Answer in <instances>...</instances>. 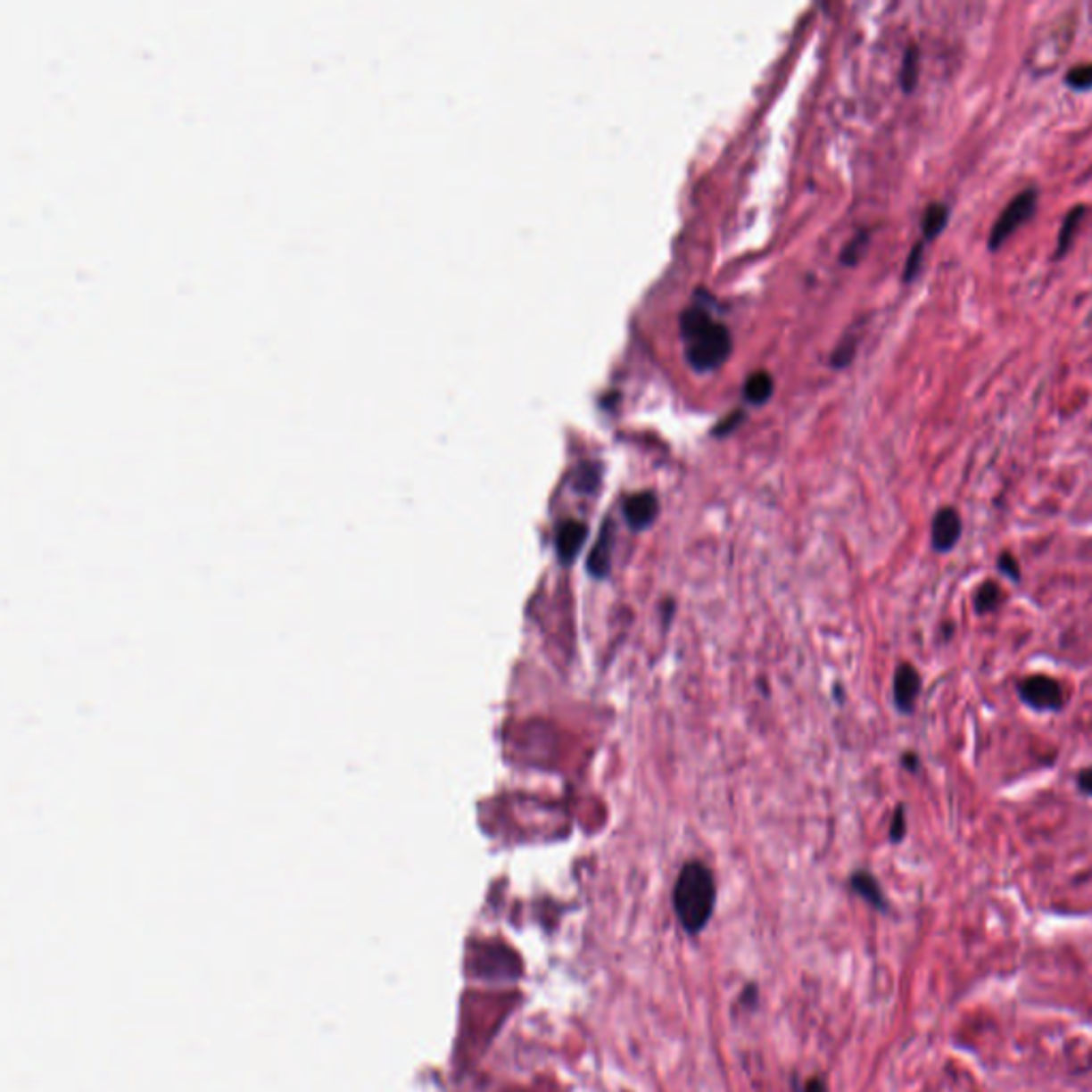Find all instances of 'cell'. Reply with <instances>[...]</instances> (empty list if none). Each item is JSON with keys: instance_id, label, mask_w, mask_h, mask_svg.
Here are the masks:
<instances>
[{"instance_id": "cell-9", "label": "cell", "mask_w": 1092, "mask_h": 1092, "mask_svg": "<svg viewBox=\"0 0 1092 1092\" xmlns=\"http://www.w3.org/2000/svg\"><path fill=\"white\" fill-rule=\"evenodd\" d=\"M613 542H615V527H613V523L606 521L602 525V532H600V536H598V542L593 544L592 555H589V561H587L589 572H592L593 576L604 578L610 572Z\"/></svg>"}, {"instance_id": "cell-2", "label": "cell", "mask_w": 1092, "mask_h": 1092, "mask_svg": "<svg viewBox=\"0 0 1092 1092\" xmlns=\"http://www.w3.org/2000/svg\"><path fill=\"white\" fill-rule=\"evenodd\" d=\"M685 348L687 361L691 363L693 369L698 371H711L719 368L732 351V335L728 327L722 322H713L707 329L690 337Z\"/></svg>"}, {"instance_id": "cell-10", "label": "cell", "mask_w": 1092, "mask_h": 1092, "mask_svg": "<svg viewBox=\"0 0 1092 1092\" xmlns=\"http://www.w3.org/2000/svg\"><path fill=\"white\" fill-rule=\"evenodd\" d=\"M1003 589L998 587V583L995 581H986L981 583L980 587H977L975 598H973V608L977 615H988V613H995V610L1001 606L1003 602Z\"/></svg>"}, {"instance_id": "cell-5", "label": "cell", "mask_w": 1092, "mask_h": 1092, "mask_svg": "<svg viewBox=\"0 0 1092 1092\" xmlns=\"http://www.w3.org/2000/svg\"><path fill=\"white\" fill-rule=\"evenodd\" d=\"M963 536V518L954 508H941L932 518V546L939 553H947Z\"/></svg>"}, {"instance_id": "cell-3", "label": "cell", "mask_w": 1092, "mask_h": 1092, "mask_svg": "<svg viewBox=\"0 0 1092 1092\" xmlns=\"http://www.w3.org/2000/svg\"><path fill=\"white\" fill-rule=\"evenodd\" d=\"M1035 210H1037V190L1033 188L1024 190V193H1020L1013 201H1009V205L1001 211V216L997 218L995 227H992L990 237H988V248L990 250L1001 248V245L1007 242V239L1024 225V222L1030 220V216L1035 214Z\"/></svg>"}, {"instance_id": "cell-21", "label": "cell", "mask_w": 1092, "mask_h": 1092, "mask_svg": "<svg viewBox=\"0 0 1092 1092\" xmlns=\"http://www.w3.org/2000/svg\"><path fill=\"white\" fill-rule=\"evenodd\" d=\"M998 570H1001L1005 576L1012 578V581H1015V583H1018L1020 578H1022V575H1020L1018 561H1015V557L1012 553H1007V550H1005V553H1001V557H998Z\"/></svg>"}, {"instance_id": "cell-11", "label": "cell", "mask_w": 1092, "mask_h": 1092, "mask_svg": "<svg viewBox=\"0 0 1092 1092\" xmlns=\"http://www.w3.org/2000/svg\"><path fill=\"white\" fill-rule=\"evenodd\" d=\"M851 886H854L856 892H858L864 900H868L873 907L886 909V898H883L881 888H879L877 879L873 877L871 873H864V871L856 873V875L851 877Z\"/></svg>"}, {"instance_id": "cell-1", "label": "cell", "mask_w": 1092, "mask_h": 1092, "mask_svg": "<svg viewBox=\"0 0 1092 1092\" xmlns=\"http://www.w3.org/2000/svg\"><path fill=\"white\" fill-rule=\"evenodd\" d=\"M715 879L700 862L682 866L674 886V911L687 932H700L715 907Z\"/></svg>"}, {"instance_id": "cell-7", "label": "cell", "mask_w": 1092, "mask_h": 1092, "mask_svg": "<svg viewBox=\"0 0 1092 1092\" xmlns=\"http://www.w3.org/2000/svg\"><path fill=\"white\" fill-rule=\"evenodd\" d=\"M587 540V525L581 521H564L557 527V555H559L561 564H572L576 559L578 550L583 549Z\"/></svg>"}, {"instance_id": "cell-26", "label": "cell", "mask_w": 1092, "mask_h": 1092, "mask_svg": "<svg viewBox=\"0 0 1092 1092\" xmlns=\"http://www.w3.org/2000/svg\"><path fill=\"white\" fill-rule=\"evenodd\" d=\"M807 1092H826V1086H823L822 1080H811L809 1084H807Z\"/></svg>"}, {"instance_id": "cell-12", "label": "cell", "mask_w": 1092, "mask_h": 1092, "mask_svg": "<svg viewBox=\"0 0 1092 1092\" xmlns=\"http://www.w3.org/2000/svg\"><path fill=\"white\" fill-rule=\"evenodd\" d=\"M1086 214V207L1084 205H1075L1071 211H1069L1067 218H1064L1061 233H1058V245H1056V259H1063L1064 254L1069 252V248H1071L1073 239H1075V231H1078L1080 222H1082V218Z\"/></svg>"}, {"instance_id": "cell-20", "label": "cell", "mask_w": 1092, "mask_h": 1092, "mask_svg": "<svg viewBox=\"0 0 1092 1092\" xmlns=\"http://www.w3.org/2000/svg\"><path fill=\"white\" fill-rule=\"evenodd\" d=\"M922 256H924V244L920 242V244L914 245V250H911V254H909V259H907V265H905V280H907V282L914 280L917 273H920V269H922Z\"/></svg>"}, {"instance_id": "cell-14", "label": "cell", "mask_w": 1092, "mask_h": 1092, "mask_svg": "<svg viewBox=\"0 0 1092 1092\" xmlns=\"http://www.w3.org/2000/svg\"><path fill=\"white\" fill-rule=\"evenodd\" d=\"M774 382L768 371H753L749 378L745 380V397L751 403H764L773 395Z\"/></svg>"}, {"instance_id": "cell-18", "label": "cell", "mask_w": 1092, "mask_h": 1092, "mask_svg": "<svg viewBox=\"0 0 1092 1092\" xmlns=\"http://www.w3.org/2000/svg\"><path fill=\"white\" fill-rule=\"evenodd\" d=\"M575 483H576V489L593 491L600 483V466H595V463H585V466L578 467Z\"/></svg>"}, {"instance_id": "cell-15", "label": "cell", "mask_w": 1092, "mask_h": 1092, "mask_svg": "<svg viewBox=\"0 0 1092 1092\" xmlns=\"http://www.w3.org/2000/svg\"><path fill=\"white\" fill-rule=\"evenodd\" d=\"M713 322L715 320L711 318V314H708L707 310H702V308H687L685 312L681 314L682 337H685V340H690V337L698 335V333L707 329V327L713 325Z\"/></svg>"}, {"instance_id": "cell-23", "label": "cell", "mask_w": 1092, "mask_h": 1092, "mask_svg": "<svg viewBox=\"0 0 1092 1092\" xmlns=\"http://www.w3.org/2000/svg\"><path fill=\"white\" fill-rule=\"evenodd\" d=\"M854 351H856V343H854V342H843V343H840V346L837 348V351H834V354H832V363H834V365H845V363H849V359H851V354H854Z\"/></svg>"}, {"instance_id": "cell-22", "label": "cell", "mask_w": 1092, "mask_h": 1092, "mask_svg": "<svg viewBox=\"0 0 1092 1092\" xmlns=\"http://www.w3.org/2000/svg\"><path fill=\"white\" fill-rule=\"evenodd\" d=\"M905 819H907L905 817V807L900 805L892 817V828H889V839H892V843L903 840L905 832H907V822H905Z\"/></svg>"}, {"instance_id": "cell-8", "label": "cell", "mask_w": 1092, "mask_h": 1092, "mask_svg": "<svg viewBox=\"0 0 1092 1092\" xmlns=\"http://www.w3.org/2000/svg\"><path fill=\"white\" fill-rule=\"evenodd\" d=\"M624 512L627 518V525L632 529H647L658 517V500L651 491L644 493H634L624 501Z\"/></svg>"}, {"instance_id": "cell-24", "label": "cell", "mask_w": 1092, "mask_h": 1092, "mask_svg": "<svg viewBox=\"0 0 1092 1092\" xmlns=\"http://www.w3.org/2000/svg\"><path fill=\"white\" fill-rule=\"evenodd\" d=\"M1078 785H1080V790L1084 791V794L1092 796V766L1090 768H1084V771H1080Z\"/></svg>"}, {"instance_id": "cell-16", "label": "cell", "mask_w": 1092, "mask_h": 1092, "mask_svg": "<svg viewBox=\"0 0 1092 1092\" xmlns=\"http://www.w3.org/2000/svg\"><path fill=\"white\" fill-rule=\"evenodd\" d=\"M920 79V49L909 46L903 58V70H900V86L905 92H914Z\"/></svg>"}, {"instance_id": "cell-19", "label": "cell", "mask_w": 1092, "mask_h": 1092, "mask_svg": "<svg viewBox=\"0 0 1092 1092\" xmlns=\"http://www.w3.org/2000/svg\"><path fill=\"white\" fill-rule=\"evenodd\" d=\"M866 244H868V235H866V233H858V235H856V237L851 239V242H849L848 245H845L843 254H840V259H843V263H848V265L856 263V261H858L860 256H862V252H864Z\"/></svg>"}, {"instance_id": "cell-6", "label": "cell", "mask_w": 1092, "mask_h": 1092, "mask_svg": "<svg viewBox=\"0 0 1092 1092\" xmlns=\"http://www.w3.org/2000/svg\"><path fill=\"white\" fill-rule=\"evenodd\" d=\"M922 690V679L911 664H900L894 673V702L900 713H911Z\"/></svg>"}, {"instance_id": "cell-4", "label": "cell", "mask_w": 1092, "mask_h": 1092, "mask_svg": "<svg viewBox=\"0 0 1092 1092\" xmlns=\"http://www.w3.org/2000/svg\"><path fill=\"white\" fill-rule=\"evenodd\" d=\"M1020 698L1035 711H1061L1064 707V690L1056 679L1046 674H1033L1018 685Z\"/></svg>"}, {"instance_id": "cell-13", "label": "cell", "mask_w": 1092, "mask_h": 1092, "mask_svg": "<svg viewBox=\"0 0 1092 1092\" xmlns=\"http://www.w3.org/2000/svg\"><path fill=\"white\" fill-rule=\"evenodd\" d=\"M947 218L949 210L943 203H931L926 207L924 218H922V233H924L926 242L943 233V228L947 227Z\"/></svg>"}, {"instance_id": "cell-17", "label": "cell", "mask_w": 1092, "mask_h": 1092, "mask_svg": "<svg viewBox=\"0 0 1092 1092\" xmlns=\"http://www.w3.org/2000/svg\"><path fill=\"white\" fill-rule=\"evenodd\" d=\"M1069 88L1073 90H1090L1092 88V64H1080V67L1069 69L1064 75Z\"/></svg>"}, {"instance_id": "cell-25", "label": "cell", "mask_w": 1092, "mask_h": 1092, "mask_svg": "<svg viewBox=\"0 0 1092 1092\" xmlns=\"http://www.w3.org/2000/svg\"><path fill=\"white\" fill-rule=\"evenodd\" d=\"M903 764L909 768V771H917V766H920L915 753H907V756H903Z\"/></svg>"}]
</instances>
